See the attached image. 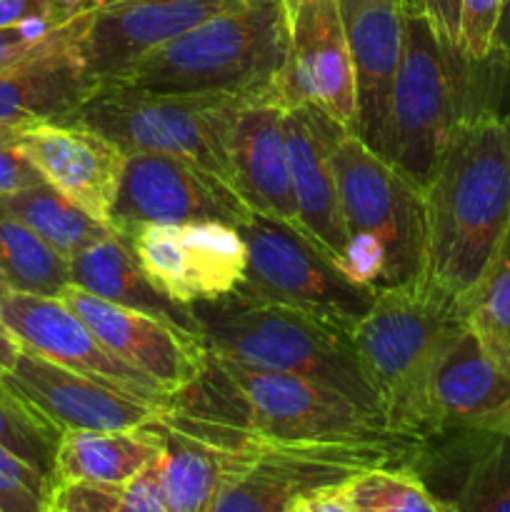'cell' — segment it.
<instances>
[{
    "instance_id": "e575fe53",
    "label": "cell",
    "mask_w": 510,
    "mask_h": 512,
    "mask_svg": "<svg viewBox=\"0 0 510 512\" xmlns=\"http://www.w3.org/2000/svg\"><path fill=\"white\" fill-rule=\"evenodd\" d=\"M115 503L120 512H168L160 493L158 463L145 468L123 488H115Z\"/></svg>"
},
{
    "instance_id": "7dc6e473",
    "label": "cell",
    "mask_w": 510,
    "mask_h": 512,
    "mask_svg": "<svg viewBox=\"0 0 510 512\" xmlns=\"http://www.w3.org/2000/svg\"><path fill=\"white\" fill-rule=\"evenodd\" d=\"M0 512H3V510H0Z\"/></svg>"
},
{
    "instance_id": "30bf717a",
    "label": "cell",
    "mask_w": 510,
    "mask_h": 512,
    "mask_svg": "<svg viewBox=\"0 0 510 512\" xmlns=\"http://www.w3.org/2000/svg\"><path fill=\"white\" fill-rule=\"evenodd\" d=\"M245 443L243 463L225 480L213 512H288L305 495L350 483L375 468H415L428 440Z\"/></svg>"
},
{
    "instance_id": "ac0fdd59",
    "label": "cell",
    "mask_w": 510,
    "mask_h": 512,
    "mask_svg": "<svg viewBox=\"0 0 510 512\" xmlns=\"http://www.w3.org/2000/svg\"><path fill=\"white\" fill-rule=\"evenodd\" d=\"M288 98L313 103L353 133L355 83L340 0H285Z\"/></svg>"
},
{
    "instance_id": "d6a6232c",
    "label": "cell",
    "mask_w": 510,
    "mask_h": 512,
    "mask_svg": "<svg viewBox=\"0 0 510 512\" xmlns=\"http://www.w3.org/2000/svg\"><path fill=\"white\" fill-rule=\"evenodd\" d=\"M55 483L28 460L0 445V510L50 512Z\"/></svg>"
},
{
    "instance_id": "7bdbcfd3",
    "label": "cell",
    "mask_w": 510,
    "mask_h": 512,
    "mask_svg": "<svg viewBox=\"0 0 510 512\" xmlns=\"http://www.w3.org/2000/svg\"><path fill=\"white\" fill-rule=\"evenodd\" d=\"M50 512H83V510L75 508L73 503H68V500H65L63 495H60L58 490H55V495H53V505H50Z\"/></svg>"
},
{
    "instance_id": "603a6c76",
    "label": "cell",
    "mask_w": 510,
    "mask_h": 512,
    "mask_svg": "<svg viewBox=\"0 0 510 512\" xmlns=\"http://www.w3.org/2000/svg\"><path fill=\"white\" fill-rule=\"evenodd\" d=\"M100 85L103 80L85 68L78 48L30 58L0 70V123H63Z\"/></svg>"
},
{
    "instance_id": "9c48e42d",
    "label": "cell",
    "mask_w": 510,
    "mask_h": 512,
    "mask_svg": "<svg viewBox=\"0 0 510 512\" xmlns=\"http://www.w3.org/2000/svg\"><path fill=\"white\" fill-rule=\"evenodd\" d=\"M238 233L248 250L238 293L293 308L343 333H353L373 308L378 290L350 278L298 225L253 213Z\"/></svg>"
},
{
    "instance_id": "8992f818",
    "label": "cell",
    "mask_w": 510,
    "mask_h": 512,
    "mask_svg": "<svg viewBox=\"0 0 510 512\" xmlns=\"http://www.w3.org/2000/svg\"><path fill=\"white\" fill-rule=\"evenodd\" d=\"M463 320L458 305L435 293L423 278L378 290L373 308L350 333L365 380L393 433L433 438L430 378L440 350Z\"/></svg>"
},
{
    "instance_id": "d4e9b609",
    "label": "cell",
    "mask_w": 510,
    "mask_h": 512,
    "mask_svg": "<svg viewBox=\"0 0 510 512\" xmlns=\"http://www.w3.org/2000/svg\"><path fill=\"white\" fill-rule=\"evenodd\" d=\"M70 285L88 290L108 303L120 308L138 310L153 318L173 323L178 328L200 335V325L195 320L193 308L175 303L168 295L160 293L153 280L145 275L135 258L128 240L118 233H110L95 243L85 245L68 258Z\"/></svg>"
},
{
    "instance_id": "cb8c5ba5",
    "label": "cell",
    "mask_w": 510,
    "mask_h": 512,
    "mask_svg": "<svg viewBox=\"0 0 510 512\" xmlns=\"http://www.w3.org/2000/svg\"><path fill=\"white\" fill-rule=\"evenodd\" d=\"M415 470H433L445 485L440 498L455 512H510V438L450 433L440 450L425 443Z\"/></svg>"
},
{
    "instance_id": "484cf974",
    "label": "cell",
    "mask_w": 510,
    "mask_h": 512,
    "mask_svg": "<svg viewBox=\"0 0 510 512\" xmlns=\"http://www.w3.org/2000/svg\"><path fill=\"white\" fill-rule=\"evenodd\" d=\"M160 453L158 418L130 430H65L55 453V488L73 483L123 488L158 463Z\"/></svg>"
},
{
    "instance_id": "ee69618b",
    "label": "cell",
    "mask_w": 510,
    "mask_h": 512,
    "mask_svg": "<svg viewBox=\"0 0 510 512\" xmlns=\"http://www.w3.org/2000/svg\"><path fill=\"white\" fill-rule=\"evenodd\" d=\"M360 3H365V0H340V10H343V15H345V13H350L353 8H358ZM400 3L410 5V8H420L418 0H400Z\"/></svg>"
},
{
    "instance_id": "2e32d148",
    "label": "cell",
    "mask_w": 510,
    "mask_h": 512,
    "mask_svg": "<svg viewBox=\"0 0 510 512\" xmlns=\"http://www.w3.org/2000/svg\"><path fill=\"white\" fill-rule=\"evenodd\" d=\"M430 425L433 438L445 433L510 438V370L483 348L465 320L435 363L430 378Z\"/></svg>"
},
{
    "instance_id": "277c9868",
    "label": "cell",
    "mask_w": 510,
    "mask_h": 512,
    "mask_svg": "<svg viewBox=\"0 0 510 512\" xmlns=\"http://www.w3.org/2000/svg\"><path fill=\"white\" fill-rule=\"evenodd\" d=\"M508 75L490 60L468 63L435 38L420 8L405 10L385 160L425 193L455 125L470 110H498L495 83Z\"/></svg>"
},
{
    "instance_id": "8d00e7d4",
    "label": "cell",
    "mask_w": 510,
    "mask_h": 512,
    "mask_svg": "<svg viewBox=\"0 0 510 512\" xmlns=\"http://www.w3.org/2000/svg\"><path fill=\"white\" fill-rule=\"evenodd\" d=\"M420 13L433 28L435 38L453 53H460V5L463 0H418Z\"/></svg>"
},
{
    "instance_id": "6da1fadb",
    "label": "cell",
    "mask_w": 510,
    "mask_h": 512,
    "mask_svg": "<svg viewBox=\"0 0 510 512\" xmlns=\"http://www.w3.org/2000/svg\"><path fill=\"white\" fill-rule=\"evenodd\" d=\"M168 423L223 445L385 443L393 433L380 415L308 378L253 368L210 353L203 375L170 395ZM425 443V440H423Z\"/></svg>"
},
{
    "instance_id": "836d02e7",
    "label": "cell",
    "mask_w": 510,
    "mask_h": 512,
    "mask_svg": "<svg viewBox=\"0 0 510 512\" xmlns=\"http://www.w3.org/2000/svg\"><path fill=\"white\" fill-rule=\"evenodd\" d=\"M503 0H463L460 5V55L468 63H485L493 45Z\"/></svg>"
},
{
    "instance_id": "7a4b0ae2",
    "label": "cell",
    "mask_w": 510,
    "mask_h": 512,
    "mask_svg": "<svg viewBox=\"0 0 510 512\" xmlns=\"http://www.w3.org/2000/svg\"><path fill=\"white\" fill-rule=\"evenodd\" d=\"M425 198V283L460 308L510 238V145L498 110L455 125Z\"/></svg>"
},
{
    "instance_id": "ba28073f",
    "label": "cell",
    "mask_w": 510,
    "mask_h": 512,
    "mask_svg": "<svg viewBox=\"0 0 510 512\" xmlns=\"http://www.w3.org/2000/svg\"><path fill=\"white\" fill-rule=\"evenodd\" d=\"M235 103V98L153 93L125 83H103L68 120L98 130L125 155H170L230 183L225 128Z\"/></svg>"
},
{
    "instance_id": "4316f807",
    "label": "cell",
    "mask_w": 510,
    "mask_h": 512,
    "mask_svg": "<svg viewBox=\"0 0 510 512\" xmlns=\"http://www.w3.org/2000/svg\"><path fill=\"white\" fill-rule=\"evenodd\" d=\"M163 453L158 460L160 493L168 512H213L225 480L243 463L248 443L220 445L158 415Z\"/></svg>"
},
{
    "instance_id": "52a82bcc",
    "label": "cell",
    "mask_w": 510,
    "mask_h": 512,
    "mask_svg": "<svg viewBox=\"0 0 510 512\" xmlns=\"http://www.w3.org/2000/svg\"><path fill=\"white\" fill-rule=\"evenodd\" d=\"M335 178L348 230L345 273L375 290L423 280V193L350 130L335 150Z\"/></svg>"
},
{
    "instance_id": "83f0119b",
    "label": "cell",
    "mask_w": 510,
    "mask_h": 512,
    "mask_svg": "<svg viewBox=\"0 0 510 512\" xmlns=\"http://www.w3.org/2000/svg\"><path fill=\"white\" fill-rule=\"evenodd\" d=\"M0 215H8V218L23 223L65 258L113 233L108 225L78 208L73 200L65 198L50 183H40L35 188L20 190V193L0 195Z\"/></svg>"
},
{
    "instance_id": "e0dca14e",
    "label": "cell",
    "mask_w": 510,
    "mask_h": 512,
    "mask_svg": "<svg viewBox=\"0 0 510 512\" xmlns=\"http://www.w3.org/2000/svg\"><path fill=\"white\" fill-rule=\"evenodd\" d=\"M345 133L348 128L318 105H285V145L298 228L340 265L348 255V230L340 210L335 150Z\"/></svg>"
},
{
    "instance_id": "8fae6325",
    "label": "cell",
    "mask_w": 510,
    "mask_h": 512,
    "mask_svg": "<svg viewBox=\"0 0 510 512\" xmlns=\"http://www.w3.org/2000/svg\"><path fill=\"white\" fill-rule=\"evenodd\" d=\"M253 210L220 175L170 155L135 153L125 158L110 230L133 233L140 225L223 223L243 225Z\"/></svg>"
},
{
    "instance_id": "4dcf8cb0",
    "label": "cell",
    "mask_w": 510,
    "mask_h": 512,
    "mask_svg": "<svg viewBox=\"0 0 510 512\" xmlns=\"http://www.w3.org/2000/svg\"><path fill=\"white\" fill-rule=\"evenodd\" d=\"M358 512H455L413 465L375 468L350 483Z\"/></svg>"
},
{
    "instance_id": "7c38bea8",
    "label": "cell",
    "mask_w": 510,
    "mask_h": 512,
    "mask_svg": "<svg viewBox=\"0 0 510 512\" xmlns=\"http://www.w3.org/2000/svg\"><path fill=\"white\" fill-rule=\"evenodd\" d=\"M123 238L155 288L185 308L225 298L245 278L248 250L233 225H140Z\"/></svg>"
},
{
    "instance_id": "60d3db41",
    "label": "cell",
    "mask_w": 510,
    "mask_h": 512,
    "mask_svg": "<svg viewBox=\"0 0 510 512\" xmlns=\"http://www.w3.org/2000/svg\"><path fill=\"white\" fill-rule=\"evenodd\" d=\"M20 353H23V343H20V340L15 338L13 330L0 320V380L15 368Z\"/></svg>"
},
{
    "instance_id": "f35d334b",
    "label": "cell",
    "mask_w": 510,
    "mask_h": 512,
    "mask_svg": "<svg viewBox=\"0 0 510 512\" xmlns=\"http://www.w3.org/2000/svg\"><path fill=\"white\" fill-rule=\"evenodd\" d=\"M353 483V480H350ZM350 483L333 485V488H323L318 493H310L300 498L288 512H358L353 503V490Z\"/></svg>"
},
{
    "instance_id": "3957f363",
    "label": "cell",
    "mask_w": 510,
    "mask_h": 512,
    "mask_svg": "<svg viewBox=\"0 0 510 512\" xmlns=\"http://www.w3.org/2000/svg\"><path fill=\"white\" fill-rule=\"evenodd\" d=\"M285 0H240L205 23L155 45L110 83L173 95L288 98Z\"/></svg>"
},
{
    "instance_id": "d590c367",
    "label": "cell",
    "mask_w": 510,
    "mask_h": 512,
    "mask_svg": "<svg viewBox=\"0 0 510 512\" xmlns=\"http://www.w3.org/2000/svg\"><path fill=\"white\" fill-rule=\"evenodd\" d=\"M40 183H45V178L18 143L0 145V195L20 193Z\"/></svg>"
},
{
    "instance_id": "ab89813d",
    "label": "cell",
    "mask_w": 510,
    "mask_h": 512,
    "mask_svg": "<svg viewBox=\"0 0 510 512\" xmlns=\"http://www.w3.org/2000/svg\"><path fill=\"white\" fill-rule=\"evenodd\" d=\"M488 60L498 65V68H503L505 73H510V0H503V8H500Z\"/></svg>"
},
{
    "instance_id": "4fadbf2b",
    "label": "cell",
    "mask_w": 510,
    "mask_h": 512,
    "mask_svg": "<svg viewBox=\"0 0 510 512\" xmlns=\"http://www.w3.org/2000/svg\"><path fill=\"white\" fill-rule=\"evenodd\" d=\"M0 320L15 333L23 348L43 355L50 363L75 370L80 375L128 390L148 403L168 408L170 393L153 378L110 353L93 330L60 298L13 293L0 300Z\"/></svg>"
},
{
    "instance_id": "5b68a950",
    "label": "cell",
    "mask_w": 510,
    "mask_h": 512,
    "mask_svg": "<svg viewBox=\"0 0 510 512\" xmlns=\"http://www.w3.org/2000/svg\"><path fill=\"white\" fill-rule=\"evenodd\" d=\"M205 348L218 358L300 375L385 418L365 380L350 333L285 305L230 293L193 305Z\"/></svg>"
},
{
    "instance_id": "44dd1931",
    "label": "cell",
    "mask_w": 510,
    "mask_h": 512,
    "mask_svg": "<svg viewBox=\"0 0 510 512\" xmlns=\"http://www.w3.org/2000/svg\"><path fill=\"white\" fill-rule=\"evenodd\" d=\"M18 145L40 170L45 183L60 190L95 220L110 223V210L118 198L128 158L113 140L88 125L65 120L28 125L20 133Z\"/></svg>"
},
{
    "instance_id": "bcb514c9",
    "label": "cell",
    "mask_w": 510,
    "mask_h": 512,
    "mask_svg": "<svg viewBox=\"0 0 510 512\" xmlns=\"http://www.w3.org/2000/svg\"><path fill=\"white\" fill-rule=\"evenodd\" d=\"M10 293V290L8 288H5V285L3 283H0V300H3L5 298V295H8Z\"/></svg>"
},
{
    "instance_id": "1f68e13d",
    "label": "cell",
    "mask_w": 510,
    "mask_h": 512,
    "mask_svg": "<svg viewBox=\"0 0 510 512\" xmlns=\"http://www.w3.org/2000/svg\"><path fill=\"white\" fill-rule=\"evenodd\" d=\"M60 430L0 380V445L53 480ZM55 483V480H53Z\"/></svg>"
},
{
    "instance_id": "ffe728a7",
    "label": "cell",
    "mask_w": 510,
    "mask_h": 512,
    "mask_svg": "<svg viewBox=\"0 0 510 512\" xmlns=\"http://www.w3.org/2000/svg\"><path fill=\"white\" fill-rule=\"evenodd\" d=\"M240 0H98L80 40L85 68L103 83L155 45L205 23Z\"/></svg>"
},
{
    "instance_id": "74e56055",
    "label": "cell",
    "mask_w": 510,
    "mask_h": 512,
    "mask_svg": "<svg viewBox=\"0 0 510 512\" xmlns=\"http://www.w3.org/2000/svg\"><path fill=\"white\" fill-rule=\"evenodd\" d=\"M60 495L68 503L83 512H120L118 503H115V488H103V485H58Z\"/></svg>"
},
{
    "instance_id": "7402d4cb",
    "label": "cell",
    "mask_w": 510,
    "mask_h": 512,
    "mask_svg": "<svg viewBox=\"0 0 510 512\" xmlns=\"http://www.w3.org/2000/svg\"><path fill=\"white\" fill-rule=\"evenodd\" d=\"M410 5L400 0H365L343 15L355 83L353 133L385 158L395 75L403 55V18Z\"/></svg>"
},
{
    "instance_id": "b9f144b4",
    "label": "cell",
    "mask_w": 510,
    "mask_h": 512,
    "mask_svg": "<svg viewBox=\"0 0 510 512\" xmlns=\"http://www.w3.org/2000/svg\"><path fill=\"white\" fill-rule=\"evenodd\" d=\"M23 128H28V125H8V123H0V145H13L18 143L20 133H23Z\"/></svg>"
},
{
    "instance_id": "5bb4252c",
    "label": "cell",
    "mask_w": 510,
    "mask_h": 512,
    "mask_svg": "<svg viewBox=\"0 0 510 512\" xmlns=\"http://www.w3.org/2000/svg\"><path fill=\"white\" fill-rule=\"evenodd\" d=\"M58 298L93 330L110 353L153 378L170 395L198 380L208 365L210 350L203 338L190 330L138 310L120 308L78 285H68Z\"/></svg>"
},
{
    "instance_id": "f546056e",
    "label": "cell",
    "mask_w": 510,
    "mask_h": 512,
    "mask_svg": "<svg viewBox=\"0 0 510 512\" xmlns=\"http://www.w3.org/2000/svg\"><path fill=\"white\" fill-rule=\"evenodd\" d=\"M460 313L483 348L510 370V238L483 280L465 295Z\"/></svg>"
},
{
    "instance_id": "f1b7e54d",
    "label": "cell",
    "mask_w": 510,
    "mask_h": 512,
    "mask_svg": "<svg viewBox=\"0 0 510 512\" xmlns=\"http://www.w3.org/2000/svg\"><path fill=\"white\" fill-rule=\"evenodd\" d=\"M0 283L13 293L58 298L70 285V263L23 223L0 215Z\"/></svg>"
},
{
    "instance_id": "9a60e30c",
    "label": "cell",
    "mask_w": 510,
    "mask_h": 512,
    "mask_svg": "<svg viewBox=\"0 0 510 512\" xmlns=\"http://www.w3.org/2000/svg\"><path fill=\"white\" fill-rule=\"evenodd\" d=\"M5 385L38 410L60 433L65 430H130L153 423L165 408L128 390L50 363L23 348Z\"/></svg>"
},
{
    "instance_id": "f6af8a7d",
    "label": "cell",
    "mask_w": 510,
    "mask_h": 512,
    "mask_svg": "<svg viewBox=\"0 0 510 512\" xmlns=\"http://www.w3.org/2000/svg\"><path fill=\"white\" fill-rule=\"evenodd\" d=\"M503 125H505V135H508V145H510V115H503Z\"/></svg>"
},
{
    "instance_id": "d6986e66",
    "label": "cell",
    "mask_w": 510,
    "mask_h": 512,
    "mask_svg": "<svg viewBox=\"0 0 510 512\" xmlns=\"http://www.w3.org/2000/svg\"><path fill=\"white\" fill-rule=\"evenodd\" d=\"M285 105L280 95L238 100L225 128L230 185L253 213L298 225L288 145Z\"/></svg>"
}]
</instances>
